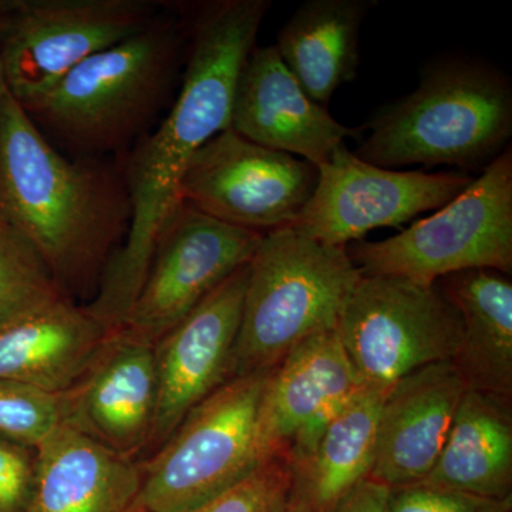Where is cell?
<instances>
[{
    "label": "cell",
    "mask_w": 512,
    "mask_h": 512,
    "mask_svg": "<svg viewBox=\"0 0 512 512\" xmlns=\"http://www.w3.org/2000/svg\"><path fill=\"white\" fill-rule=\"evenodd\" d=\"M229 128L259 146L320 167L357 128L316 103L289 72L274 45L255 46L239 73Z\"/></svg>",
    "instance_id": "cell-15"
},
{
    "label": "cell",
    "mask_w": 512,
    "mask_h": 512,
    "mask_svg": "<svg viewBox=\"0 0 512 512\" xmlns=\"http://www.w3.org/2000/svg\"><path fill=\"white\" fill-rule=\"evenodd\" d=\"M466 392L451 360L421 367L389 387L377 423L370 478L389 488L426 480L439 461Z\"/></svg>",
    "instance_id": "cell-16"
},
{
    "label": "cell",
    "mask_w": 512,
    "mask_h": 512,
    "mask_svg": "<svg viewBox=\"0 0 512 512\" xmlns=\"http://www.w3.org/2000/svg\"><path fill=\"white\" fill-rule=\"evenodd\" d=\"M6 92L5 79H3L2 66H0V100H2L3 94Z\"/></svg>",
    "instance_id": "cell-31"
},
{
    "label": "cell",
    "mask_w": 512,
    "mask_h": 512,
    "mask_svg": "<svg viewBox=\"0 0 512 512\" xmlns=\"http://www.w3.org/2000/svg\"><path fill=\"white\" fill-rule=\"evenodd\" d=\"M421 483L493 500L511 498V399L467 389L439 461Z\"/></svg>",
    "instance_id": "cell-22"
},
{
    "label": "cell",
    "mask_w": 512,
    "mask_h": 512,
    "mask_svg": "<svg viewBox=\"0 0 512 512\" xmlns=\"http://www.w3.org/2000/svg\"><path fill=\"white\" fill-rule=\"evenodd\" d=\"M262 237L181 201L161 228L146 278L119 329L156 345L251 262Z\"/></svg>",
    "instance_id": "cell-11"
},
{
    "label": "cell",
    "mask_w": 512,
    "mask_h": 512,
    "mask_svg": "<svg viewBox=\"0 0 512 512\" xmlns=\"http://www.w3.org/2000/svg\"><path fill=\"white\" fill-rule=\"evenodd\" d=\"M110 332L86 306L60 299L0 330V379L66 393L82 379Z\"/></svg>",
    "instance_id": "cell-19"
},
{
    "label": "cell",
    "mask_w": 512,
    "mask_h": 512,
    "mask_svg": "<svg viewBox=\"0 0 512 512\" xmlns=\"http://www.w3.org/2000/svg\"><path fill=\"white\" fill-rule=\"evenodd\" d=\"M185 50L181 13H160L137 35L84 60L23 109L74 150L120 153L148 134L180 86Z\"/></svg>",
    "instance_id": "cell-3"
},
{
    "label": "cell",
    "mask_w": 512,
    "mask_h": 512,
    "mask_svg": "<svg viewBox=\"0 0 512 512\" xmlns=\"http://www.w3.org/2000/svg\"><path fill=\"white\" fill-rule=\"evenodd\" d=\"M311 201L295 231L332 247L346 248L376 228L400 227L426 211L440 210L473 183L461 171H399L360 160L345 144L318 167Z\"/></svg>",
    "instance_id": "cell-12"
},
{
    "label": "cell",
    "mask_w": 512,
    "mask_h": 512,
    "mask_svg": "<svg viewBox=\"0 0 512 512\" xmlns=\"http://www.w3.org/2000/svg\"><path fill=\"white\" fill-rule=\"evenodd\" d=\"M150 0H23L0 16V66L6 90L25 107L80 63L150 26Z\"/></svg>",
    "instance_id": "cell-9"
},
{
    "label": "cell",
    "mask_w": 512,
    "mask_h": 512,
    "mask_svg": "<svg viewBox=\"0 0 512 512\" xmlns=\"http://www.w3.org/2000/svg\"><path fill=\"white\" fill-rule=\"evenodd\" d=\"M360 278L346 248L293 228L264 235L249 262L231 379L274 369L306 339L336 330Z\"/></svg>",
    "instance_id": "cell-5"
},
{
    "label": "cell",
    "mask_w": 512,
    "mask_h": 512,
    "mask_svg": "<svg viewBox=\"0 0 512 512\" xmlns=\"http://www.w3.org/2000/svg\"><path fill=\"white\" fill-rule=\"evenodd\" d=\"M249 264L234 272L156 343L157 409L148 453H156L184 417L231 380Z\"/></svg>",
    "instance_id": "cell-13"
},
{
    "label": "cell",
    "mask_w": 512,
    "mask_h": 512,
    "mask_svg": "<svg viewBox=\"0 0 512 512\" xmlns=\"http://www.w3.org/2000/svg\"><path fill=\"white\" fill-rule=\"evenodd\" d=\"M359 386L336 330L296 346L271 370L262 394L259 434L269 460L284 458L305 424Z\"/></svg>",
    "instance_id": "cell-18"
},
{
    "label": "cell",
    "mask_w": 512,
    "mask_h": 512,
    "mask_svg": "<svg viewBox=\"0 0 512 512\" xmlns=\"http://www.w3.org/2000/svg\"><path fill=\"white\" fill-rule=\"evenodd\" d=\"M456 308L461 339L451 362L467 389L512 397V282L494 269H468L441 278Z\"/></svg>",
    "instance_id": "cell-20"
},
{
    "label": "cell",
    "mask_w": 512,
    "mask_h": 512,
    "mask_svg": "<svg viewBox=\"0 0 512 512\" xmlns=\"http://www.w3.org/2000/svg\"><path fill=\"white\" fill-rule=\"evenodd\" d=\"M271 0H212L180 6L187 29L184 72L170 111L137 141L123 165L131 221L86 309L104 328L119 329L136 299L161 228L180 204L192 157L228 130L239 73Z\"/></svg>",
    "instance_id": "cell-1"
},
{
    "label": "cell",
    "mask_w": 512,
    "mask_h": 512,
    "mask_svg": "<svg viewBox=\"0 0 512 512\" xmlns=\"http://www.w3.org/2000/svg\"><path fill=\"white\" fill-rule=\"evenodd\" d=\"M387 390L362 384L350 394L311 454L289 467L293 500L313 512H333L372 476L377 423Z\"/></svg>",
    "instance_id": "cell-23"
},
{
    "label": "cell",
    "mask_w": 512,
    "mask_h": 512,
    "mask_svg": "<svg viewBox=\"0 0 512 512\" xmlns=\"http://www.w3.org/2000/svg\"><path fill=\"white\" fill-rule=\"evenodd\" d=\"M389 512H512V497L493 500L417 483L390 490Z\"/></svg>",
    "instance_id": "cell-27"
},
{
    "label": "cell",
    "mask_w": 512,
    "mask_h": 512,
    "mask_svg": "<svg viewBox=\"0 0 512 512\" xmlns=\"http://www.w3.org/2000/svg\"><path fill=\"white\" fill-rule=\"evenodd\" d=\"M62 423L60 394L0 379V436L36 448Z\"/></svg>",
    "instance_id": "cell-25"
},
{
    "label": "cell",
    "mask_w": 512,
    "mask_h": 512,
    "mask_svg": "<svg viewBox=\"0 0 512 512\" xmlns=\"http://www.w3.org/2000/svg\"><path fill=\"white\" fill-rule=\"evenodd\" d=\"M360 384L397 380L456 356L461 320L439 285L362 275L336 326Z\"/></svg>",
    "instance_id": "cell-8"
},
{
    "label": "cell",
    "mask_w": 512,
    "mask_h": 512,
    "mask_svg": "<svg viewBox=\"0 0 512 512\" xmlns=\"http://www.w3.org/2000/svg\"><path fill=\"white\" fill-rule=\"evenodd\" d=\"M63 298L39 252L0 217V330Z\"/></svg>",
    "instance_id": "cell-24"
},
{
    "label": "cell",
    "mask_w": 512,
    "mask_h": 512,
    "mask_svg": "<svg viewBox=\"0 0 512 512\" xmlns=\"http://www.w3.org/2000/svg\"><path fill=\"white\" fill-rule=\"evenodd\" d=\"M36 450L25 512H138L140 466L62 423Z\"/></svg>",
    "instance_id": "cell-17"
},
{
    "label": "cell",
    "mask_w": 512,
    "mask_h": 512,
    "mask_svg": "<svg viewBox=\"0 0 512 512\" xmlns=\"http://www.w3.org/2000/svg\"><path fill=\"white\" fill-rule=\"evenodd\" d=\"M271 370L222 384L184 417L146 463L138 464V512L191 510L268 463L259 414Z\"/></svg>",
    "instance_id": "cell-6"
},
{
    "label": "cell",
    "mask_w": 512,
    "mask_h": 512,
    "mask_svg": "<svg viewBox=\"0 0 512 512\" xmlns=\"http://www.w3.org/2000/svg\"><path fill=\"white\" fill-rule=\"evenodd\" d=\"M376 0H306L279 30L275 47L308 96L328 106L360 64V30Z\"/></svg>",
    "instance_id": "cell-21"
},
{
    "label": "cell",
    "mask_w": 512,
    "mask_h": 512,
    "mask_svg": "<svg viewBox=\"0 0 512 512\" xmlns=\"http://www.w3.org/2000/svg\"><path fill=\"white\" fill-rule=\"evenodd\" d=\"M281 512H313L309 510L306 505L299 503V501L293 500V498L289 497L288 503L284 505Z\"/></svg>",
    "instance_id": "cell-30"
},
{
    "label": "cell",
    "mask_w": 512,
    "mask_h": 512,
    "mask_svg": "<svg viewBox=\"0 0 512 512\" xmlns=\"http://www.w3.org/2000/svg\"><path fill=\"white\" fill-rule=\"evenodd\" d=\"M390 490L387 485L367 478L350 491L333 512H389Z\"/></svg>",
    "instance_id": "cell-29"
},
{
    "label": "cell",
    "mask_w": 512,
    "mask_h": 512,
    "mask_svg": "<svg viewBox=\"0 0 512 512\" xmlns=\"http://www.w3.org/2000/svg\"><path fill=\"white\" fill-rule=\"evenodd\" d=\"M35 474V448L0 436V512L26 511Z\"/></svg>",
    "instance_id": "cell-28"
},
{
    "label": "cell",
    "mask_w": 512,
    "mask_h": 512,
    "mask_svg": "<svg viewBox=\"0 0 512 512\" xmlns=\"http://www.w3.org/2000/svg\"><path fill=\"white\" fill-rule=\"evenodd\" d=\"M346 252L362 275L426 286L468 269L511 275V146L436 214L384 241L353 242Z\"/></svg>",
    "instance_id": "cell-7"
},
{
    "label": "cell",
    "mask_w": 512,
    "mask_h": 512,
    "mask_svg": "<svg viewBox=\"0 0 512 512\" xmlns=\"http://www.w3.org/2000/svg\"><path fill=\"white\" fill-rule=\"evenodd\" d=\"M356 156L377 167L447 165L483 171L510 147L512 86L491 64L448 57L421 73L419 87L366 124Z\"/></svg>",
    "instance_id": "cell-4"
},
{
    "label": "cell",
    "mask_w": 512,
    "mask_h": 512,
    "mask_svg": "<svg viewBox=\"0 0 512 512\" xmlns=\"http://www.w3.org/2000/svg\"><path fill=\"white\" fill-rule=\"evenodd\" d=\"M291 497V471L276 457L241 483L207 503L184 512H281Z\"/></svg>",
    "instance_id": "cell-26"
},
{
    "label": "cell",
    "mask_w": 512,
    "mask_h": 512,
    "mask_svg": "<svg viewBox=\"0 0 512 512\" xmlns=\"http://www.w3.org/2000/svg\"><path fill=\"white\" fill-rule=\"evenodd\" d=\"M60 396L63 423L133 460L147 450L156 417V345L111 330L82 379Z\"/></svg>",
    "instance_id": "cell-14"
},
{
    "label": "cell",
    "mask_w": 512,
    "mask_h": 512,
    "mask_svg": "<svg viewBox=\"0 0 512 512\" xmlns=\"http://www.w3.org/2000/svg\"><path fill=\"white\" fill-rule=\"evenodd\" d=\"M318 167L239 136L231 128L192 157L180 200L255 234L292 228L318 184Z\"/></svg>",
    "instance_id": "cell-10"
},
{
    "label": "cell",
    "mask_w": 512,
    "mask_h": 512,
    "mask_svg": "<svg viewBox=\"0 0 512 512\" xmlns=\"http://www.w3.org/2000/svg\"><path fill=\"white\" fill-rule=\"evenodd\" d=\"M0 217L39 252L64 295H96L126 238L131 202L123 171L70 160L6 90L0 100Z\"/></svg>",
    "instance_id": "cell-2"
}]
</instances>
